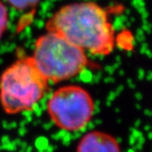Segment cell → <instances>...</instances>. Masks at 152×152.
I'll return each mask as SVG.
<instances>
[{"label":"cell","mask_w":152,"mask_h":152,"mask_svg":"<svg viewBox=\"0 0 152 152\" xmlns=\"http://www.w3.org/2000/svg\"><path fill=\"white\" fill-rule=\"evenodd\" d=\"M47 113L53 124L61 130L78 132L92 120L95 102L90 92L80 86H64L51 94Z\"/></svg>","instance_id":"cell-4"},{"label":"cell","mask_w":152,"mask_h":152,"mask_svg":"<svg viewBox=\"0 0 152 152\" xmlns=\"http://www.w3.org/2000/svg\"><path fill=\"white\" fill-rule=\"evenodd\" d=\"M49 82L38 70L31 57H23L0 76V105L10 115L32 111L45 96Z\"/></svg>","instance_id":"cell-2"},{"label":"cell","mask_w":152,"mask_h":152,"mask_svg":"<svg viewBox=\"0 0 152 152\" xmlns=\"http://www.w3.org/2000/svg\"><path fill=\"white\" fill-rule=\"evenodd\" d=\"M75 152H121L118 140L108 133L92 130L82 137Z\"/></svg>","instance_id":"cell-5"},{"label":"cell","mask_w":152,"mask_h":152,"mask_svg":"<svg viewBox=\"0 0 152 152\" xmlns=\"http://www.w3.org/2000/svg\"><path fill=\"white\" fill-rule=\"evenodd\" d=\"M46 29L91 54L107 56L113 51V26L107 10L93 2L62 7L47 21Z\"/></svg>","instance_id":"cell-1"},{"label":"cell","mask_w":152,"mask_h":152,"mask_svg":"<svg viewBox=\"0 0 152 152\" xmlns=\"http://www.w3.org/2000/svg\"><path fill=\"white\" fill-rule=\"evenodd\" d=\"M7 2L18 10H24L36 6L40 0H7Z\"/></svg>","instance_id":"cell-6"},{"label":"cell","mask_w":152,"mask_h":152,"mask_svg":"<svg viewBox=\"0 0 152 152\" xmlns=\"http://www.w3.org/2000/svg\"><path fill=\"white\" fill-rule=\"evenodd\" d=\"M9 24V13L7 7L0 1V39L6 31Z\"/></svg>","instance_id":"cell-7"},{"label":"cell","mask_w":152,"mask_h":152,"mask_svg":"<svg viewBox=\"0 0 152 152\" xmlns=\"http://www.w3.org/2000/svg\"><path fill=\"white\" fill-rule=\"evenodd\" d=\"M31 57L49 83L69 80L89 65L84 50L59 35L48 31L37 38Z\"/></svg>","instance_id":"cell-3"}]
</instances>
